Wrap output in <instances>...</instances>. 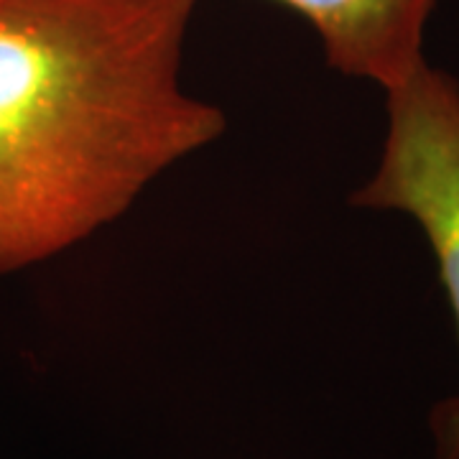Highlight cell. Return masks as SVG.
Segmentation results:
<instances>
[{"label":"cell","mask_w":459,"mask_h":459,"mask_svg":"<svg viewBox=\"0 0 459 459\" xmlns=\"http://www.w3.org/2000/svg\"><path fill=\"white\" fill-rule=\"evenodd\" d=\"M197 0H0V279L110 228L228 131L181 82Z\"/></svg>","instance_id":"cell-1"},{"label":"cell","mask_w":459,"mask_h":459,"mask_svg":"<svg viewBox=\"0 0 459 459\" xmlns=\"http://www.w3.org/2000/svg\"><path fill=\"white\" fill-rule=\"evenodd\" d=\"M388 131L376 174L350 204L401 212L427 235L459 337V82L427 65L385 92ZM434 459H459V395L437 403Z\"/></svg>","instance_id":"cell-2"},{"label":"cell","mask_w":459,"mask_h":459,"mask_svg":"<svg viewBox=\"0 0 459 459\" xmlns=\"http://www.w3.org/2000/svg\"><path fill=\"white\" fill-rule=\"evenodd\" d=\"M312 26L327 65L383 92L427 65L424 31L439 0H273Z\"/></svg>","instance_id":"cell-3"}]
</instances>
